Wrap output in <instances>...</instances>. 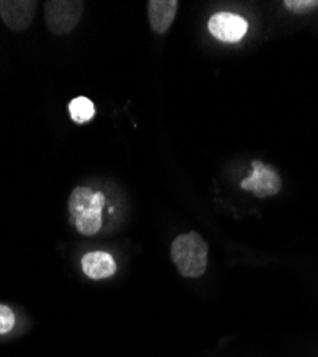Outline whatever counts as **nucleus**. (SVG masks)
<instances>
[{"instance_id": "1", "label": "nucleus", "mask_w": 318, "mask_h": 357, "mask_svg": "<svg viewBox=\"0 0 318 357\" xmlns=\"http://www.w3.org/2000/svg\"><path fill=\"white\" fill-rule=\"evenodd\" d=\"M105 196L91 188H76L68 202L69 220L83 236H94L102 227Z\"/></svg>"}, {"instance_id": "2", "label": "nucleus", "mask_w": 318, "mask_h": 357, "mask_svg": "<svg viewBox=\"0 0 318 357\" xmlns=\"http://www.w3.org/2000/svg\"><path fill=\"white\" fill-rule=\"evenodd\" d=\"M171 259L182 278L198 279L207 272L208 243L196 231L180 234L171 245Z\"/></svg>"}, {"instance_id": "3", "label": "nucleus", "mask_w": 318, "mask_h": 357, "mask_svg": "<svg viewBox=\"0 0 318 357\" xmlns=\"http://www.w3.org/2000/svg\"><path fill=\"white\" fill-rule=\"evenodd\" d=\"M85 3L79 0H48L45 3V22L49 31L62 36L71 33L78 26Z\"/></svg>"}, {"instance_id": "4", "label": "nucleus", "mask_w": 318, "mask_h": 357, "mask_svg": "<svg viewBox=\"0 0 318 357\" xmlns=\"http://www.w3.org/2000/svg\"><path fill=\"white\" fill-rule=\"evenodd\" d=\"M252 173L241 182V189L251 192L258 199L275 196L282 188V181L278 172L259 160L251 163Z\"/></svg>"}, {"instance_id": "5", "label": "nucleus", "mask_w": 318, "mask_h": 357, "mask_svg": "<svg viewBox=\"0 0 318 357\" xmlns=\"http://www.w3.org/2000/svg\"><path fill=\"white\" fill-rule=\"evenodd\" d=\"M36 8V0H0V16L10 31L23 32L34 22Z\"/></svg>"}, {"instance_id": "6", "label": "nucleus", "mask_w": 318, "mask_h": 357, "mask_svg": "<svg viewBox=\"0 0 318 357\" xmlns=\"http://www.w3.org/2000/svg\"><path fill=\"white\" fill-rule=\"evenodd\" d=\"M208 31L215 39L221 42L236 43L245 36L248 31V23L238 15L221 12L211 16L208 22Z\"/></svg>"}, {"instance_id": "7", "label": "nucleus", "mask_w": 318, "mask_h": 357, "mask_svg": "<svg viewBox=\"0 0 318 357\" xmlns=\"http://www.w3.org/2000/svg\"><path fill=\"white\" fill-rule=\"evenodd\" d=\"M82 271L92 280L108 279L117 273V261L106 252H89L82 257Z\"/></svg>"}, {"instance_id": "8", "label": "nucleus", "mask_w": 318, "mask_h": 357, "mask_svg": "<svg viewBox=\"0 0 318 357\" xmlns=\"http://www.w3.org/2000/svg\"><path fill=\"white\" fill-rule=\"evenodd\" d=\"M178 12L177 0H150L148 17L152 31L157 35H164L169 31Z\"/></svg>"}, {"instance_id": "9", "label": "nucleus", "mask_w": 318, "mask_h": 357, "mask_svg": "<svg viewBox=\"0 0 318 357\" xmlns=\"http://www.w3.org/2000/svg\"><path fill=\"white\" fill-rule=\"evenodd\" d=\"M68 107H69L72 121L76 123L89 122L95 116V106H94L92 100L88 98H83V96L75 98L73 100H71Z\"/></svg>"}, {"instance_id": "10", "label": "nucleus", "mask_w": 318, "mask_h": 357, "mask_svg": "<svg viewBox=\"0 0 318 357\" xmlns=\"http://www.w3.org/2000/svg\"><path fill=\"white\" fill-rule=\"evenodd\" d=\"M282 5L287 10L303 15L318 9V0H285Z\"/></svg>"}, {"instance_id": "11", "label": "nucleus", "mask_w": 318, "mask_h": 357, "mask_svg": "<svg viewBox=\"0 0 318 357\" xmlns=\"http://www.w3.org/2000/svg\"><path fill=\"white\" fill-rule=\"evenodd\" d=\"M16 323V316L13 310L6 306V305H0V336H3L9 333Z\"/></svg>"}]
</instances>
